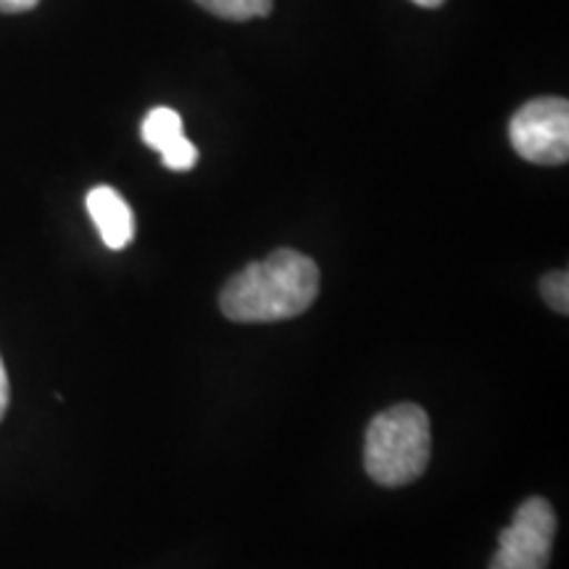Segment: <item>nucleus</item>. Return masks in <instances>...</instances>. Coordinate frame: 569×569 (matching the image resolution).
I'll return each instance as SVG.
<instances>
[{"label": "nucleus", "instance_id": "f257e3e1", "mask_svg": "<svg viewBox=\"0 0 569 569\" xmlns=\"http://www.w3.org/2000/svg\"><path fill=\"white\" fill-rule=\"evenodd\" d=\"M319 293V267L309 256L280 248L224 284L219 309L243 325L284 322L303 315Z\"/></svg>", "mask_w": 569, "mask_h": 569}, {"label": "nucleus", "instance_id": "f03ea898", "mask_svg": "<svg viewBox=\"0 0 569 569\" xmlns=\"http://www.w3.org/2000/svg\"><path fill=\"white\" fill-rule=\"evenodd\" d=\"M430 453V417L417 403L380 411L367 427L365 469L377 486L401 488L422 478Z\"/></svg>", "mask_w": 569, "mask_h": 569}, {"label": "nucleus", "instance_id": "7ed1b4c3", "mask_svg": "<svg viewBox=\"0 0 569 569\" xmlns=\"http://www.w3.org/2000/svg\"><path fill=\"white\" fill-rule=\"evenodd\" d=\"M515 151L525 161L559 167L569 159V103L565 98H536L509 124Z\"/></svg>", "mask_w": 569, "mask_h": 569}, {"label": "nucleus", "instance_id": "20e7f679", "mask_svg": "<svg viewBox=\"0 0 569 569\" xmlns=\"http://www.w3.org/2000/svg\"><path fill=\"white\" fill-rule=\"evenodd\" d=\"M557 538V515L546 498H528L498 536L490 569H546Z\"/></svg>", "mask_w": 569, "mask_h": 569}, {"label": "nucleus", "instance_id": "39448f33", "mask_svg": "<svg viewBox=\"0 0 569 569\" xmlns=\"http://www.w3.org/2000/svg\"><path fill=\"white\" fill-rule=\"evenodd\" d=\"M88 211L96 222L101 240L111 251H122L134 238V217L130 203L109 184L92 188L88 193Z\"/></svg>", "mask_w": 569, "mask_h": 569}, {"label": "nucleus", "instance_id": "423d86ee", "mask_svg": "<svg viewBox=\"0 0 569 569\" xmlns=\"http://www.w3.org/2000/svg\"><path fill=\"white\" fill-rule=\"evenodd\" d=\"M140 134L148 148L161 151V148H167L169 142H174L184 134L182 117L174 109H167V106H156V109L148 111V117L142 119Z\"/></svg>", "mask_w": 569, "mask_h": 569}, {"label": "nucleus", "instance_id": "0eeeda50", "mask_svg": "<svg viewBox=\"0 0 569 569\" xmlns=\"http://www.w3.org/2000/svg\"><path fill=\"white\" fill-rule=\"evenodd\" d=\"M213 17H222L230 21H248L256 17H267L272 11V0H196Z\"/></svg>", "mask_w": 569, "mask_h": 569}, {"label": "nucleus", "instance_id": "6e6552de", "mask_svg": "<svg viewBox=\"0 0 569 569\" xmlns=\"http://www.w3.org/2000/svg\"><path fill=\"white\" fill-rule=\"evenodd\" d=\"M161 161L163 167L172 169V172H188V169L196 167L198 161V148L190 142L188 138H177L174 142H169L167 148H161Z\"/></svg>", "mask_w": 569, "mask_h": 569}, {"label": "nucleus", "instance_id": "1a4fd4ad", "mask_svg": "<svg viewBox=\"0 0 569 569\" xmlns=\"http://www.w3.org/2000/svg\"><path fill=\"white\" fill-rule=\"evenodd\" d=\"M540 293H543L546 303L551 306L559 315L569 311V274L567 272H551L540 280Z\"/></svg>", "mask_w": 569, "mask_h": 569}, {"label": "nucleus", "instance_id": "9d476101", "mask_svg": "<svg viewBox=\"0 0 569 569\" xmlns=\"http://www.w3.org/2000/svg\"><path fill=\"white\" fill-rule=\"evenodd\" d=\"M40 0H0V13H21L30 11Z\"/></svg>", "mask_w": 569, "mask_h": 569}, {"label": "nucleus", "instance_id": "9b49d317", "mask_svg": "<svg viewBox=\"0 0 569 569\" xmlns=\"http://www.w3.org/2000/svg\"><path fill=\"white\" fill-rule=\"evenodd\" d=\"M9 396H11L9 375H6V365H3V359H0V419H3L6 409H9Z\"/></svg>", "mask_w": 569, "mask_h": 569}, {"label": "nucleus", "instance_id": "f8f14e48", "mask_svg": "<svg viewBox=\"0 0 569 569\" xmlns=\"http://www.w3.org/2000/svg\"><path fill=\"white\" fill-rule=\"evenodd\" d=\"M411 3L422 6V9H438V6H443L446 0H411Z\"/></svg>", "mask_w": 569, "mask_h": 569}]
</instances>
